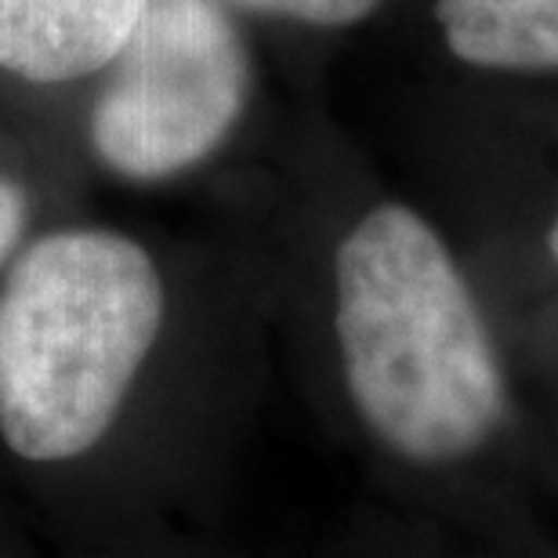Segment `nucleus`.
Masks as SVG:
<instances>
[{
    "label": "nucleus",
    "instance_id": "nucleus-1",
    "mask_svg": "<svg viewBox=\"0 0 558 558\" xmlns=\"http://www.w3.org/2000/svg\"><path fill=\"white\" fill-rule=\"evenodd\" d=\"M338 341L363 421L410 461L472 453L505 414V377L472 290L414 210L374 207L344 236Z\"/></svg>",
    "mask_w": 558,
    "mask_h": 558
},
{
    "label": "nucleus",
    "instance_id": "nucleus-2",
    "mask_svg": "<svg viewBox=\"0 0 558 558\" xmlns=\"http://www.w3.org/2000/svg\"><path fill=\"white\" fill-rule=\"evenodd\" d=\"M163 323V283L135 240H37L0 290V435L26 461L87 453L117 421Z\"/></svg>",
    "mask_w": 558,
    "mask_h": 558
},
{
    "label": "nucleus",
    "instance_id": "nucleus-3",
    "mask_svg": "<svg viewBox=\"0 0 558 558\" xmlns=\"http://www.w3.org/2000/svg\"><path fill=\"white\" fill-rule=\"evenodd\" d=\"M92 117L95 153L153 182L215 149L247 98V51L221 0H149Z\"/></svg>",
    "mask_w": 558,
    "mask_h": 558
},
{
    "label": "nucleus",
    "instance_id": "nucleus-4",
    "mask_svg": "<svg viewBox=\"0 0 558 558\" xmlns=\"http://www.w3.org/2000/svg\"><path fill=\"white\" fill-rule=\"evenodd\" d=\"M149 0H0V70L76 81L120 54Z\"/></svg>",
    "mask_w": 558,
    "mask_h": 558
},
{
    "label": "nucleus",
    "instance_id": "nucleus-5",
    "mask_svg": "<svg viewBox=\"0 0 558 558\" xmlns=\"http://www.w3.org/2000/svg\"><path fill=\"white\" fill-rule=\"evenodd\" d=\"M446 44L483 70H558V0H439Z\"/></svg>",
    "mask_w": 558,
    "mask_h": 558
},
{
    "label": "nucleus",
    "instance_id": "nucleus-6",
    "mask_svg": "<svg viewBox=\"0 0 558 558\" xmlns=\"http://www.w3.org/2000/svg\"><path fill=\"white\" fill-rule=\"evenodd\" d=\"M229 4L262 11V15L298 19L308 26H349V22H360L366 11H374L377 0H229Z\"/></svg>",
    "mask_w": 558,
    "mask_h": 558
},
{
    "label": "nucleus",
    "instance_id": "nucleus-7",
    "mask_svg": "<svg viewBox=\"0 0 558 558\" xmlns=\"http://www.w3.org/2000/svg\"><path fill=\"white\" fill-rule=\"evenodd\" d=\"M22 226H26V199H22L15 185L0 178V262H4L11 247L19 243Z\"/></svg>",
    "mask_w": 558,
    "mask_h": 558
},
{
    "label": "nucleus",
    "instance_id": "nucleus-8",
    "mask_svg": "<svg viewBox=\"0 0 558 558\" xmlns=\"http://www.w3.org/2000/svg\"><path fill=\"white\" fill-rule=\"evenodd\" d=\"M551 251H555V258H558V221H555V229H551Z\"/></svg>",
    "mask_w": 558,
    "mask_h": 558
}]
</instances>
